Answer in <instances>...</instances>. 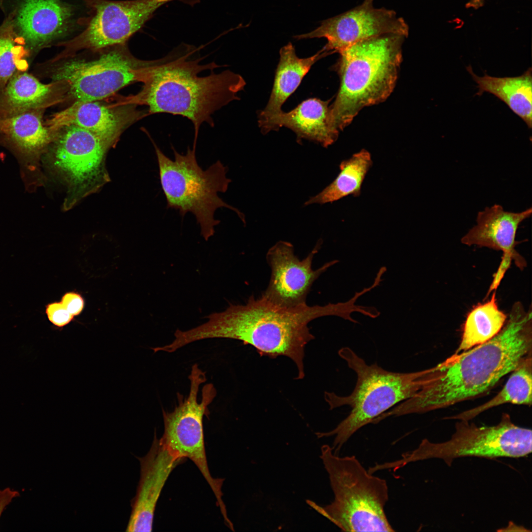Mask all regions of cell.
I'll list each match as a JSON object with an SVG mask.
<instances>
[{"label": "cell", "mask_w": 532, "mask_h": 532, "mask_svg": "<svg viewBox=\"0 0 532 532\" xmlns=\"http://www.w3.org/2000/svg\"><path fill=\"white\" fill-rule=\"evenodd\" d=\"M532 355L525 358L511 372L502 389L486 402L445 419L468 421L483 412L505 403L532 404Z\"/></svg>", "instance_id": "cell-25"}, {"label": "cell", "mask_w": 532, "mask_h": 532, "mask_svg": "<svg viewBox=\"0 0 532 532\" xmlns=\"http://www.w3.org/2000/svg\"><path fill=\"white\" fill-rule=\"evenodd\" d=\"M108 148L96 135L76 126L65 127L57 132L41 164L66 184V208L109 181L105 166Z\"/></svg>", "instance_id": "cell-9"}, {"label": "cell", "mask_w": 532, "mask_h": 532, "mask_svg": "<svg viewBox=\"0 0 532 532\" xmlns=\"http://www.w3.org/2000/svg\"><path fill=\"white\" fill-rule=\"evenodd\" d=\"M473 80L477 84V96L485 92L493 94L527 124L532 126V75L529 67L523 74L515 77H496L486 74L482 77L475 74L470 66L466 67Z\"/></svg>", "instance_id": "cell-23"}, {"label": "cell", "mask_w": 532, "mask_h": 532, "mask_svg": "<svg viewBox=\"0 0 532 532\" xmlns=\"http://www.w3.org/2000/svg\"><path fill=\"white\" fill-rule=\"evenodd\" d=\"M279 54L271 93L266 107L259 116H269L281 111L283 103L297 89L313 65L330 54L322 48L312 56L300 58L290 42L280 49Z\"/></svg>", "instance_id": "cell-22"}, {"label": "cell", "mask_w": 532, "mask_h": 532, "mask_svg": "<svg viewBox=\"0 0 532 532\" xmlns=\"http://www.w3.org/2000/svg\"><path fill=\"white\" fill-rule=\"evenodd\" d=\"M321 245L319 241L302 260L295 255L293 245L288 241H279L270 247L266 255L271 269L270 278L262 296L283 307L306 304V298L313 283L329 267L338 262L332 261L313 269V259Z\"/></svg>", "instance_id": "cell-15"}, {"label": "cell", "mask_w": 532, "mask_h": 532, "mask_svg": "<svg viewBox=\"0 0 532 532\" xmlns=\"http://www.w3.org/2000/svg\"><path fill=\"white\" fill-rule=\"evenodd\" d=\"M45 312L49 321L58 328H63L68 325L74 317L61 302H54L47 304Z\"/></svg>", "instance_id": "cell-28"}, {"label": "cell", "mask_w": 532, "mask_h": 532, "mask_svg": "<svg viewBox=\"0 0 532 532\" xmlns=\"http://www.w3.org/2000/svg\"><path fill=\"white\" fill-rule=\"evenodd\" d=\"M75 11L64 0H22L11 21L31 56L72 31Z\"/></svg>", "instance_id": "cell-17"}, {"label": "cell", "mask_w": 532, "mask_h": 532, "mask_svg": "<svg viewBox=\"0 0 532 532\" xmlns=\"http://www.w3.org/2000/svg\"><path fill=\"white\" fill-rule=\"evenodd\" d=\"M494 291L489 300L477 305L468 314L460 343L455 353L482 344L501 330L507 316L499 309Z\"/></svg>", "instance_id": "cell-26"}, {"label": "cell", "mask_w": 532, "mask_h": 532, "mask_svg": "<svg viewBox=\"0 0 532 532\" xmlns=\"http://www.w3.org/2000/svg\"><path fill=\"white\" fill-rule=\"evenodd\" d=\"M19 496L18 492L11 490L7 488L0 490V517L5 507L11 501L12 499Z\"/></svg>", "instance_id": "cell-30"}, {"label": "cell", "mask_w": 532, "mask_h": 532, "mask_svg": "<svg viewBox=\"0 0 532 532\" xmlns=\"http://www.w3.org/2000/svg\"><path fill=\"white\" fill-rule=\"evenodd\" d=\"M31 56L11 20L0 27V94L16 73L26 71Z\"/></svg>", "instance_id": "cell-27"}, {"label": "cell", "mask_w": 532, "mask_h": 532, "mask_svg": "<svg viewBox=\"0 0 532 532\" xmlns=\"http://www.w3.org/2000/svg\"><path fill=\"white\" fill-rule=\"evenodd\" d=\"M336 304L283 307L263 296H251L245 304H231L225 310L208 315L207 321L182 331L180 338L187 345L206 339L221 338L241 341L254 347L262 356H286L296 365L297 379L304 377L303 360L306 344L314 339L308 327L312 320L336 316Z\"/></svg>", "instance_id": "cell-3"}, {"label": "cell", "mask_w": 532, "mask_h": 532, "mask_svg": "<svg viewBox=\"0 0 532 532\" xmlns=\"http://www.w3.org/2000/svg\"><path fill=\"white\" fill-rule=\"evenodd\" d=\"M111 48L95 60L70 59L56 66L53 81L61 83L74 101H99L131 83H142L155 60L135 58L125 44Z\"/></svg>", "instance_id": "cell-11"}, {"label": "cell", "mask_w": 532, "mask_h": 532, "mask_svg": "<svg viewBox=\"0 0 532 532\" xmlns=\"http://www.w3.org/2000/svg\"><path fill=\"white\" fill-rule=\"evenodd\" d=\"M520 302L515 303L495 336L422 370V384L410 398L390 409L389 416L421 414L480 396L532 355V319Z\"/></svg>", "instance_id": "cell-1"}, {"label": "cell", "mask_w": 532, "mask_h": 532, "mask_svg": "<svg viewBox=\"0 0 532 532\" xmlns=\"http://www.w3.org/2000/svg\"><path fill=\"white\" fill-rule=\"evenodd\" d=\"M134 106L125 110L106 106L98 101H74L52 115L45 124L55 133L65 127H79L96 135L109 148L117 142L127 126L144 115Z\"/></svg>", "instance_id": "cell-19"}, {"label": "cell", "mask_w": 532, "mask_h": 532, "mask_svg": "<svg viewBox=\"0 0 532 532\" xmlns=\"http://www.w3.org/2000/svg\"><path fill=\"white\" fill-rule=\"evenodd\" d=\"M372 165L371 154L368 151L362 149L353 154L340 163V172L335 179L319 194L310 198L304 205L332 202L349 195L359 196L363 181Z\"/></svg>", "instance_id": "cell-24"}, {"label": "cell", "mask_w": 532, "mask_h": 532, "mask_svg": "<svg viewBox=\"0 0 532 532\" xmlns=\"http://www.w3.org/2000/svg\"><path fill=\"white\" fill-rule=\"evenodd\" d=\"M532 213V207L513 212L505 210L499 204L487 207L478 213L476 224L462 238L465 245L486 247L503 253L487 296L498 289L512 261L520 269L526 266L525 259L515 249L516 235L520 224Z\"/></svg>", "instance_id": "cell-16"}, {"label": "cell", "mask_w": 532, "mask_h": 532, "mask_svg": "<svg viewBox=\"0 0 532 532\" xmlns=\"http://www.w3.org/2000/svg\"><path fill=\"white\" fill-rule=\"evenodd\" d=\"M197 50L184 44L149 67L143 87L129 99L130 104L145 105L148 114L168 113L185 117L192 123L197 142L203 123L214 125L212 115L231 101L239 100L243 77L231 70L216 73L214 62L200 64L201 58L191 59Z\"/></svg>", "instance_id": "cell-2"}, {"label": "cell", "mask_w": 532, "mask_h": 532, "mask_svg": "<svg viewBox=\"0 0 532 532\" xmlns=\"http://www.w3.org/2000/svg\"><path fill=\"white\" fill-rule=\"evenodd\" d=\"M159 167V178L167 207L177 210L182 217L193 214L202 237L208 240L220 223L215 218L216 211L225 207L234 211L245 223V216L218 195L228 189L231 180L227 176L228 167L218 160L205 170L198 164L196 144L181 154L172 146L174 160L166 156L152 140Z\"/></svg>", "instance_id": "cell-6"}, {"label": "cell", "mask_w": 532, "mask_h": 532, "mask_svg": "<svg viewBox=\"0 0 532 532\" xmlns=\"http://www.w3.org/2000/svg\"><path fill=\"white\" fill-rule=\"evenodd\" d=\"M405 36L387 33L357 42L340 51V79L330 106L332 126L342 131L363 108L382 102L393 92Z\"/></svg>", "instance_id": "cell-4"}, {"label": "cell", "mask_w": 532, "mask_h": 532, "mask_svg": "<svg viewBox=\"0 0 532 532\" xmlns=\"http://www.w3.org/2000/svg\"><path fill=\"white\" fill-rule=\"evenodd\" d=\"M140 475L136 494L131 501L127 532H151L154 512L169 475L182 459L155 434L148 452L138 458Z\"/></svg>", "instance_id": "cell-18"}, {"label": "cell", "mask_w": 532, "mask_h": 532, "mask_svg": "<svg viewBox=\"0 0 532 532\" xmlns=\"http://www.w3.org/2000/svg\"><path fill=\"white\" fill-rule=\"evenodd\" d=\"M89 17L81 32L59 43L64 49L58 59L82 50L99 51L125 44L165 4L174 0H83Z\"/></svg>", "instance_id": "cell-12"}, {"label": "cell", "mask_w": 532, "mask_h": 532, "mask_svg": "<svg viewBox=\"0 0 532 532\" xmlns=\"http://www.w3.org/2000/svg\"><path fill=\"white\" fill-rule=\"evenodd\" d=\"M459 421L449 440L433 443L425 438L417 448L402 454L399 460L381 464V469L395 470L408 464L432 458L443 459L450 466L454 459L459 457L520 458L532 452V430L514 424L507 414H503L500 422L491 426Z\"/></svg>", "instance_id": "cell-8"}, {"label": "cell", "mask_w": 532, "mask_h": 532, "mask_svg": "<svg viewBox=\"0 0 532 532\" xmlns=\"http://www.w3.org/2000/svg\"><path fill=\"white\" fill-rule=\"evenodd\" d=\"M190 388L187 397L178 394V404L173 410H163L164 432L161 438L167 446L182 459H190L198 467L210 486L217 499L221 512L226 508L222 499L223 479L213 478L207 462L203 428V419L209 414V405L217 394L212 383H207L201 390L199 401L200 385L206 381L205 372L195 364L189 376Z\"/></svg>", "instance_id": "cell-10"}, {"label": "cell", "mask_w": 532, "mask_h": 532, "mask_svg": "<svg viewBox=\"0 0 532 532\" xmlns=\"http://www.w3.org/2000/svg\"><path fill=\"white\" fill-rule=\"evenodd\" d=\"M373 0H364L357 7L333 17L323 20L313 31L294 35L297 40L325 38L322 49L330 54L338 52L364 39L387 33L405 37L409 27L404 20L392 10L375 8Z\"/></svg>", "instance_id": "cell-13"}, {"label": "cell", "mask_w": 532, "mask_h": 532, "mask_svg": "<svg viewBox=\"0 0 532 532\" xmlns=\"http://www.w3.org/2000/svg\"><path fill=\"white\" fill-rule=\"evenodd\" d=\"M59 82L45 84L26 71L14 75L0 94V118L44 110L61 99Z\"/></svg>", "instance_id": "cell-21"}, {"label": "cell", "mask_w": 532, "mask_h": 532, "mask_svg": "<svg viewBox=\"0 0 532 532\" xmlns=\"http://www.w3.org/2000/svg\"><path fill=\"white\" fill-rule=\"evenodd\" d=\"M321 458L334 494L331 503L316 507L344 532H394L385 512L387 481L366 470L355 456L340 457L332 447Z\"/></svg>", "instance_id": "cell-7"}, {"label": "cell", "mask_w": 532, "mask_h": 532, "mask_svg": "<svg viewBox=\"0 0 532 532\" xmlns=\"http://www.w3.org/2000/svg\"><path fill=\"white\" fill-rule=\"evenodd\" d=\"M329 103L310 98L289 112L259 115V126L264 134L285 127L295 132L299 141L308 139L328 147L336 140L339 133L332 125Z\"/></svg>", "instance_id": "cell-20"}, {"label": "cell", "mask_w": 532, "mask_h": 532, "mask_svg": "<svg viewBox=\"0 0 532 532\" xmlns=\"http://www.w3.org/2000/svg\"><path fill=\"white\" fill-rule=\"evenodd\" d=\"M338 354L356 373V384L348 396L325 392L324 398L330 409L348 405L351 410L332 431L316 433L318 438L334 436L332 448L337 455L361 428L415 395L421 386L422 374V370L396 372L385 370L376 363L368 365L348 347L341 348Z\"/></svg>", "instance_id": "cell-5"}, {"label": "cell", "mask_w": 532, "mask_h": 532, "mask_svg": "<svg viewBox=\"0 0 532 532\" xmlns=\"http://www.w3.org/2000/svg\"><path fill=\"white\" fill-rule=\"evenodd\" d=\"M73 316L79 315L83 309L84 300L79 294L74 292L65 294L61 301Z\"/></svg>", "instance_id": "cell-29"}, {"label": "cell", "mask_w": 532, "mask_h": 532, "mask_svg": "<svg viewBox=\"0 0 532 532\" xmlns=\"http://www.w3.org/2000/svg\"><path fill=\"white\" fill-rule=\"evenodd\" d=\"M43 110L0 118V145L9 150L17 160L21 178L29 192L35 191L45 181L42 158L56 136L43 122Z\"/></svg>", "instance_id": "cell-14"}]
</instances>
